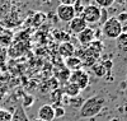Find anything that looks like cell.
<instances>
[{
    "mask_svg": "<svg viewBox=\"0 0 127 121\" xmlns=\"http://www.w3.org/2000/svg\"><path fill=\"white\" fill-rule=\"evenodd\" d=\"M105 103V97L103 94H94L93 97L88 98L83 102L79 110V116L81 119H90L97 116Z\"/></svg>",
    "mask_w": 127,
    "mask_h": 121,
    "instance_id": "6da1fadb",
    "label": "cell"
},
{
    "mask_svg": "<svg viewBox=\"0 0 127 121\" xmlns=\"http://www.w3.org/2000/svg\"><path fill=\"white\" fill-rule=\"evenodd\" d=\"M122 27L123 24L121 22L117 20L116 17H112V18H108V20L102 26V32L104 37H107L109 40H117L123 32Z\"/></svg>",
    "mask_w": 127,
    "mask_h": 121,
    "instance_id": "7a4b0ae2",
    "label": "cell"
},
{
    "mask_svg": "<svg viewBox=\"0 0 127 121\" xmlns=\"http://www.w3.org/2000/svg\"><path fill=\"white\" fill-rule=\"evenodd\" d=\"M100 12H102V9L98 5L89 4V5H87L85 8H84L80 17L87 22V24H95V23H99Z\"/></svg>",
    "mask_w": 127,
    "mask_h": 121,
    "instance_id": "3957f363",
    "label": "cell"
},
{
    "mask_svg": "<svg viewBox=\"0 0 127 121\" xmlns=\"http://www.w3.org/2000/svg\"><path fill=\"white\" fill-rule=\"evenodd\" d=\"M69 82L76 84L80 91L85 89V88L89 85V75L85 70H75V71H71L70 73V78H69Z\"/></svg>",
    "mask_w": 127,
    "mask_h": 121,
    "instance_id": "277c9868",
    "label": "cell"
},
{
    "mask_svg": "<svg viewBox=\"0 0 127 121\" xmlns=\"http://www.w3.org/2000/svg\"><path fill=\"white\" fill-rule=\"evenodd\" d=\"M56 14H57L60 20L66 22V23H69L71 19H74L76 17V13H75V10H74V6L72 5H65V4H60L56 8Z\"/></svg>",
    "mask_w": 127,
    "mask_h": 121,
    "instance_id": "5b68a950",
    "label": "cell"
},
{
    "mask_svg": "<svg viewBox=\"0 0 127 121\" xmlns=\"http://www.w3.org/2000/svg\"><path fill=\"white\" fill-rule=\"evenodd\" d=\"M37 115H38L37 119L42 121H52L55 119V108L51 103H45L38 108Z\"/></svg>",
    "mask_w": 127,
    "mask_h": 121,
    "instance_id": "8992f818",
    "label": "cell"
},
{
    "mask_svg": "<svg viewBox=\"0 0 127 121\" xmlns=\"http://www.w3.org/2000/svg\"><path fill=\"white\" fill-rule=\"evenodd\" d=\"M78 40L80 42V45H83L84 47L89 46L93 41H95V31L93 28L87 27L83 32H80L78 35Z\"/></svg>",
    "mask_w": 127,
    "mask_h": 121,
    "instance_id": "52a82bcc",
    "label": "cell"
},
{
    "mask_svg": "<svg viewBox=\"0 0 127 121\" xmlns=\"http://www.w3.org/2000/svg\"><path fill=\"white\" fill-rule=\"evenodd\" d=\"M87 27H88L87 22L84 20L81 17H79V15H76L74 19H71L69 22V29L72 32L74 35H76V36L80 33V32H83Z\"/></svg>",
    "mask_w": 127,
    "mask_h": 121,
    "instance_id": "ba28073f",
    "label": "cell"
},
{
    "mask_svg": "<svg viewBox=\"0 0 127 121\" xmlns=\"http://www.w3.org/2000/svg\"><path fill=\"white\" fill-rule=\"evenodd\" d=\"M85 50H87V52L88 54H90L93 58H95L98 60V58H99V55L102 54V51H103V42L102 41H98V40H95V41H93L89 46H87L85 47Z\"/></svg>",
    "mask_w": 127,
    "mask_h": 121,
    "instance_id": "9c48e42d",
    "label": "cell"
},
{
    "mask_svg": "<svg viewBox=\"0 0 127 121\" xmlns=\"http://www.w3.org/2000/svg\"><path fill=\"white\" fill-rule=\"evenodd\" d=\"M80 92H81L80 88H79L76 84L71 83V82L65 83V85H64V88H62V93L65 94V96H67V97H70V98L79 97Z\"/></svg>",
    "mask_w": 127,
    "mask_h": 121,
    "instance_id": "30bf717a",
    "label": "cell"
},
{
    "mask_svg": "<svg viewBox=\"0 0 127 121\" xmlns=\"http://www.w3.org/2000/svg\"><path fill=\"white\" fill-rule=\"evenodd\" d=\"M75 46L72 45V43L70 42V41H67V42H61V45H60V47H59V51H60V55L62 58H70V56H72L74 54H75Z\"/></svg>",
    "mask_w": 127,
    "mask_h": 121,
    "instance_id": "8fae6325",
    "label": "cell"
},
{
    "mask_svg": "<svg viewBox=\"0 0 127 121\" xmlns=\"http://www.w3.org/2000/svg\"><path fill=\"white\" fill-rule=\"evenodd\" d=\"M65 65H66V69L70 71H75V70H80L83 68V64L81 60L79 58H76L75 55H72L70 58L65 59Z\"/></svg>",
    "mask_w": 127,
    "mask_h": 121,
    "instance_id": "7c38bea8",
    "label": "cell"
},
{
    "mask_svg": "<svg viewBox=\"0 0 127 121\" xmlns=\"http://www.w3.org/2000/svg\"><path fill=\"white\" fill-rule=\"evenodd\" d=\"M12 121H29L26 111H24V107L22 106H18L15 108V111L13 112V119Z\"/></svg>",
    "mask_w": 127,
    "mask_h": 121,
    "instance_id": "4fadbf2b",
    "label": "cell"
},
{
    "mask_svg": "<svg viewBox=\"0 0 127 121\" xmlns=\"http://www.w3.org/2000/svg\"><path fill=\"white\" fill-rule=\"evenodd\" d=\"M92 70H93L94 75L98 76V78H104V76L107 75V73H108L107 70L104 69V66L102 64H94L92 66Z\"/></svg>",
    "mask_w": 127,
    "mask_h": 121,
    "instance_id": "5bb4252c",
    "label": "cell"
},
{
    "mask_svg": "<svg viewBox=\"0 0 127 121\" xmlns=\"http://www.w3.org/2000/svg\"><path fill=\"white\" fill-rule=\"evenodd\" d=\"M117 40H118V49H120L121 54L127 55V37H126V35L122 32V35Z\"/></svg>",
    "mask_w": 127,
    "mask_h": 121,
    "instance_id": "9a60e30c",
    "label": "cell"
},
{
    "mask_svg": "<svg viewBox=\"0 0 127 121\" xmlns=\"http://www.w3.org/2000/svg\"><path fill=\"white\" fill-rule=\"evenodd\" d=\"M95 5H98L100 9H107L111 8L114 4V0H94Z\"/></svg>",
    "mask_w": 127,
    "mask_h": 121,
    "instance_id": "2e32d148",
    "label": "cell"
},
{
    "mask_svg": "<svg viewBox=\"0 0 127 121\" xmlns=\"http://www.w3.org/2000/svg\"><path fill=\"white\" fill-rule=\"evenodd\" d=\"M13 114L9 112L8 110H1L0 108V121H12Z\"/></svg>",
    "mask_w": 127,
    "mask_h": 121,
    "instance_id": "e0dca14e",
    "label": "cell"
},
{
    "mask_svg": "<svg viewBox=\"0 0 127 121\" xmlns=\"http://www.w3.org/2000/svg\"><path fill=\"white\" fill-rule=\"evenodd\" d=\"M34 103V97L32 94H26L23 98V103L22 107H32V105Z\"/></svg>",
    "mask_w": 127,
    "mask_h": 121,
    "instance_id": "ac0fdd59",
    "label": "cell"
},
{
    "mask_svg": "<svg viewBox=\"0 0 127 121\" xmlns=\"http://www.w3.org/2000/svg\"><path fill=\"white\" fill-rule=\"evenodd\" d=\"M54 108H55V119H61V117L65 116L66 111H65V108H64L61 105L60 106H55Z\"/></svg>",
    "mask_w": 127,
    "mask_h": 121,
    "instance_id": "d6986e66",
    "label": "cell"
},
{
    "mask_svg": "<svg viewBox=\"0 0 127 121\" xmlns=\"http://www.w3.org/2000/svg\"><path fill=\"white\" fill-rule=\"evenodd\" d=\"M55 37L57 38V40H60V41H62V42H67L69 41V36L65 33V32H59V31H55Z\"/></svg>",
    "mask_w": 127,
    "mask_h": 121,
    "instance_id": "ffe728a7",
    "label": "cell"
},
{
    "mask_svg": "<svg viewBox=\"0 0 127 121\" xmlns=\"http://www.w3.org/2000/svg\"><path fill=\"white\" fill-rule=\"evenodd\" d=\"M107 20H108L107 9H102V12H100V19H99V26H103Z\"/></svg>",
    "mask_w": 127,
    "mask_h": 121,
    "instance_id": "44dd1931",
    "label": "cell"
},
{
    "mask_svg": "<svg viewBox=\"0 0 127 121\" xmlns=\"http://www.w3.org/2000/svg\"><path fill=\"white\" fill-rule=\"evenodd\" d=\"M102 65L104 66V69L107 70V71H111L112 68H113V62H112V60H104V61L102 62Z\"/></svg>",
    "mask_w": 127,
    "mask_h": 121,
    "instance_id": "7402d4cb",
    "label": "cell"
},
{
    "mask_svg": "<svg viewBox=\"0 0 127 121\" xmlns=\"http://www.w3.org/2000/svg\"><path fill=\"white\" fill-rule=\"evenodd\" d=\"M116 18H117V20H120L122 24H123V23H126V22H127V12L120 13V14H118L117 17H116Z\"/></svg>",
    "mask_w": 127,
    "mask_h": 121,
    "instance_id": "603a6c76",
    "label": "cell"
},
{
    "mask_svg": "<svg viewBox=\"0 0 127 121\" xmlns=\"http://www.w3.org/2000/svg\"><path fill=\"white\" fill-rule=\"evenodd\" d=\"M76 1H81V0H60V4H65V5H74Z\"/></svg>",
    "mask_w": 127,
    "mask_h": 121,
    "instance_id": "cb8c5ba5",
    "label": "cell"
},
{
    "mask_svg": "<svg viewBox=\"0 0 127 121\" xmlns=\"http://www.w3.org/2000/svg\"><path fill=\"white\" fill-rule=\"evenodd\" d=\"M120 88L125 91L126 88H127V82H126V80H125V82H121V83H120Z\"/></svg>",
    "mask_w": 127,
    "mask_h": 121,
    "instance_id": "d4e9b609",
    "label": "cell"
},
{
    "mask_svg": "<svg viewBox=\"0 0 127 121\" xmlns=\"http://www.w3.org/2000/svg\"><path fill=\"white\" fill-rule=\"evenodd\" d=\"M114 3H117L120 5H126L127 4V0H114Z\"/></svg>",
    "mask_w": 127,
    "mask_h": 121,
    "instance_id": "484cf974",
    "label": "cell"
},
{
    "mask_svg": "<svg viewBox=\"0 0 127 121\" xmlns=\"http://www.w3.org/2000/svg\"><path fill=\"white\" fill-rule=\"evenodd\" d=\"M9 1H10V3H18L19 0H9Z\"/></svg>",
    "mask_w": 127,
    "mask_h": 121,
    "instance_id": "4316f807",
    "label": "cell"
},
{
    "mask_svg": "<svg viewBox=\"0 0 127 121\" xmlns=\"http://www.w3.org/2000/svg\"><path fill=\"white\" fill-rule=\"evenodd\" d=\"M32 121H42V120H39V119H33Z\"/></svg>",
    "mask_w": 127,
    "mask_h": 121,
    "instance_id": "83f0119b",
    "label": "cell"
},
{
    "mask_svg": "<svg viewBox=\"0 0 127 121\" xmlns=\"http://www.w3.org/2000/svg\"><path fill=\"white\" fill-rule=\"evenodd\" d=\"M111 121H120L118 119H113V120H111Z\"/></svg>",
    "mask_w": 127,
    "mask_h": 121,
    "instance_id": "f1b7e54d",
    "label": "cell"
},
{
    "mask_svg": "<svg viewBox=\"0 0 127 121\" xmlns=\"http://www.w3.org/2000/svg\"><path fill=\"white\" fill-rule=\"evenodd\" d=\"M123 33H125V35H126V37H127V32H123Z\"/></svg>",
    "mask_w": 127,
    "mask_h": 121,
    "instance_id": "f546056e",
    "label": "cell"
},
{
    "mask_svg": "<svg viewBox=\"0 0 127 121\" xmlns=\"http://www.w3.org/2000/svg\"><path fill=\"white\" fill-rule=\"evenodd\" d=\"M126 112H127V105H126Z\"/></svg>",
    "mask_w": 127,
    "mask_h": 121,
    "instance_id": "4dcf8cb0",
    "label": "cell"
},
{
    "mask_svg": "<svg viewBox=\"0 0 127 121\" xmlns=\"http://www.w3.org/2000/svg\"><path fill=\"white\" fill-rule=\"evenodd\" d=\"M126 82H127V80H126Z\"/></svg>",
    "mask_w": 127,
    "mask_h": 121,
    "instance_id": "1f68e13d",
    "label": "cell"
}]
</instances>
